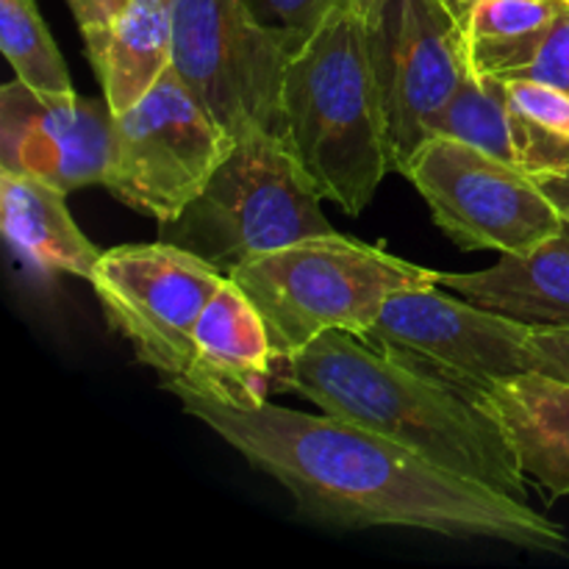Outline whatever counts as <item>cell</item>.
I'll return each instance as SVG.
<instances>
[{"label": "cell", "instance_id": "1", "mask_svg": "<svg viewBox=\"0 0 569 569\" xmlns=\"http://www.w3.org/2000/svg\"><path fill=\"white\" fill-rule=\"evenodd\" d=\"M187 415L292 495L309 520L333 528H411L567 553V533L528 500L445 470L406 445L337 415L264 403L231 409L164 381Z\"/></svg>", "mask_w": 569, "mask_h": 569}, {"label": "cell", "instance_id": "2", "mask_svg": "<svg viewBox=\"0 0 569 569\" xmlns=\"http://www.w3.org/2000/svg\"><path fill=\"white\" fill-rule=\"evenodd\" d=\"M276 389L372 428L456 476L528 500L526 472L487 409L398 365L353 333L326 331L311 339L281 361Z\"/></svg>", "mask_w": 569, "mask_h": 569}, {"label": "cell", "instance_id": "3", "mask_svg": "<svg viewBox=\"0 0 569 569\" xmlns=\"http://www.w3.org/2000/svg\"><path fill=\"white\" fill-rule=\"evenodd\" d=\"M283 139L322 198L356 217L392 170L370 64L367 0H345L295 50L281 92Z\"/></svg>", "mask_w": 569, "mask_h": 569}, {"label": "cell", "instance_id": "4", "mask_svg": "<svg viewBox=\"0 0 569 569\" xmlns=\"http://www.w3.org/2000/svg\"><path fill=\"white\" fill-rule=\"evenodd\" d=\"M228 278L264 317L278 365L326 331L365 339L395 292L437 283L428 267L337 231L253 256Z\"/></svg>", "mask_w": 569, "mask_h": 569}, {"label": "cell", "instance_id": "5", "mask_svg": "<svg viewBox=\"0 0 569 569\" xmlns=\"http://www.w3.org/2000/svg\"><path fill=\"white\" fill-rule=\"evenodd\" d=\"M322 192L281 133L248 128L237 137L203 192L167 222V242L198 253L222 272L317 233H331Z\"/></svg>", "mask_w": 569, "mask_h": 569}, {"label": "cell", "instance_id": "6", "mask_svg": "<svg viewBox=\"0 0 569 569\" xmlns=\"http://www.w3.org/2000/svg\"><path fill=\"white\" fill-rule=\"evenodd\" d=\"M233 142L170 67L139 103L114 114L103 187L167 226L203 192Z\"/></svg>", "mask_w": 569, "mask_h": 569}, {"label": "cell", "instance_id": "7", "mask_svg": "<svg viewBox=\"0 0 569 569\" xmlns=\"http://www.w3.org/2000/svg\"><path fill=\"white\" fill-rule=\"evenodd\" d=\"M172 70L233 137L270 128L283 137V76L300 48L261 26L242 0H170Z\"/></svg>", "mask_w": 569, "mask_h": 569}, {"label": "cell", "instance_id": "8", "mask_svg": "<svg viewBox=\"0 0 569 569\" xmlns=\"http://www.w3.org/2000/svg\"><path fill=\"white\" fill-rule=\"evenodd\" d=\"M531 333L431 283L395 292L365 342L481 406L498 383L537 372Z\"/></svg>", "mask_w": 569, "mask_h": 569}, {"label": "cell", "instance_id": "9", "mask_svg": "<svg viewBox=\"0 0 569 569\" xmlns=\"http://www.w3.org/2000/svg\"><path fill=\"white\" fill-rule=\"evenodd\" d=\"M367 42L392 170L403 172L470 78L465 31L445 0H367Z\"/></svg>", "mask_w": 569, "mask_h": 569}, {"label": "cell", "instance_id": "10", "mask_svg": "<svg viewBox=\"0 0 569 569\" xmlns=\"http://www.w3.org/2000/svg\"><path fill=\"white\" fill-rule=\"evenodd\" d=\"M226 272L172 242L103 250L92 289L109 326L164 381L183 378L194 353V331Z\"/></svg>", "mask_w": 569, "mask_h": 569}, {"label": "cell", "instance_id": "11", "mask_svg": "<svg viewBox=\"0 0 569 569\" xmlns=\"http://www.w3.org/2000/svg\"><path fill=\"white\" fill-rule=\"evenodd\" d=\"M403 176L420 189L437 226L465 250L526 253L567 226L533 178L461 139L422 142Z\"/></svg>", "mask_w": 569, "mask_h": 569}, {"label": "cell", "instance_id": "12", "mask_svg": "<svg viewBox=\"0 0 569 569\" xmlns=\"http://www.w3.org/2000/svg\"><path fill=\"white\" fill-rule=\"evenodd\" d=\"M114 111L76 92H37L20 78L0 89V170L33 176L67 194L103 187Z\"/></svg>", "mask_w": 569, "mask_h": 569}, {"label": "cell", "instance_id": "13", "mask_svg": "<svg viewBox=\"0 0 569 569\" xmlns=\"http://www.w3.org/2000/svg\"><path fill=\"white\" fill-rule=\"evenodd\" d=\"M278 359L264 317L237 281L226 278L194 331V353L178 383L231 409H259L276 389Z\"/></svg>", "mask_w": 569, "mask_h": 569}, {"label": "cell", "instance_id": "14", "mask_svg": "<svg viewBox=\"0 0 569 569\" xmlns=\"http://www.w3.org/2000/svg\"><path fill=\"white\" fill-rule=\"evenodd\" d=\"M433 281L492 315L533 331L569 328V222L526 253H503L478 272H437Z\"/></svg>", "mask_w": 569, "mask_h": 569}, {"label": "cell", "instance_id": "15", "mask_svg": "<svg viewBox=\"0 0 569 569\" xmlns=\"http://www.w3.org/2000/svg\"><path fill=\"white\" fill-rule=\"evenodd\" d=\"M481 409L500 422L528 481L550 500L569 498V383L528 372L489 389Z\"/></svg>", "mask_w": 569, "mask_h": 569}, {"label": "cell", "instance_id": "16", "mask_svg": "<svg viewBox=\"0 0 569 569\" xmlns=\"http://www.w3.org/2000/svg\"><path fill=\"white\" fill-rule=\"evenodd\" d=\"M0 222L17 256L42 276L70 272L92 281L103 250L72 220L67 192L33 176L0 170Z\"/></svg>", "mask_w": 569, "mask_h": 569}, {"label": "cell", "instance_id": "17", "mask_svg": "<svg viewBox=\"0 0 569 569\" xmlns=\"http://www.w3.org/2000/svg\"><path fill=\"white\" fill-rule=\"evenodd\" d=\"M172 67L170 0H128L109 31L103 56L94 64L103 98L114 114L128 111Z\"/></svg>", "mask_w": 569, "mask_h": 569}, {"label": "cell", "instance_id": "18", "mask_svg": "<svg viewBox=\"0 0 569 569\" xmlns=\"http://www.w3.org/2000/svg\"><path fill=\"white\" fill-rule=\"evenodd\" d=\"M561 6L559 0H472L459 17L472 76L503 81L548 31Z\"/></svg>", "mask_w": 569, "mask_h": 569}, {"label": "cell", "instance_id": "19", "mask_svg": "<svg viewBox=\"0 0 569 569\" xmlns=\"http://www.w3.org/2000/svg\"><path fill=\"white\" fill-rule=\"evenodd\" d=\"M433 137H453L515 167L506 83L498 78H467L437 120Z\"/></svg>", "mask_w": 569, "mask_h": 569}, {"label": "cell", "instance_id": "20", "mask_svg": "<svg viewBox=\"0 0 569 569\" xmlns=\"http://www.w3.org/2000/svg\"><path fill=\"white\" fill-rule=\"evenodd\" d=\"M0 44L22 83L37 92H72L67 61L33 0H0Z\"/></svg>", "mask_w": 569, "mask_h": 569}, {"label": "cell", "instance_id": "21", "mask_svg": "<svg viewBox=\"0 0 569 569\" xmlns=\"http://www.w3.org/2000/svg\"><path fill=\"white\" fill-rule=\"evenodd\" d=\"M503 81H539L569 94V3Z\"/></svg>", "mask_w": 569, "mask_h": 569}, {"label": "cell", "instance_id": "22", "mask_svg": "<svg viewBox=\"0 0 569 569\" xmlns=\"http://www.w3.org/2000/svg\"><path fill=\"white\" fill-rule=\"evenodd\" d=\"M242 3L261 26L303 44L311 31L345 0H242Z\"/></svg>", "mask_w": 569, "mask_h": 569}, {"label": "cell", "instance_id": "23", "mask_svg": "<svg viewBox=\"0 0 569 569\" xmlns=\"http://www.w3.org/2000/svg\"><path fill=\"white\" fill-rule=\"evenodd\" d=\"M67 3H70L78 28H81L89 61L94 67L103 56L106 42H109L111 26H114L117 14H120L128 0H67Z\"/></svg>", "mask_w": 569, "mask_h": 569}, {"label": "cell", "instance_id": "24", "mask_svg": "<svg viewBox=\"0 0 569 569\" xmlns=\"http://www.w3.org/2000/svg\"><path fill=\"white\" fill-rule=\"evenodd\" d=\"M531 348H533V365H537V372L569 383V328L533 331Z\"/></svg>", "mask_w": 569, "mask_h": 569}, {"label": "cell", "instance_id": "25", "mask_svg": "<svg viewBox=\"0 0 569 569\" xmlns=\"http://www.w3.org/2000/svg\"><path fill=\"white\" fill-rule=\"evenodd\" d=\"M445 3H448L450 6V9H453L456 11V14H465V11H467V6H470L472 3V0H445Z\"/></svg>", "mask_w": 569, "mask_h": 569}, {"label": "cell", "instance_id": "26", "mask_svg": "<svg viewBox=\"0 0 569 569\" xmlns=\"http://www.w3.org/2000/svg\"><path fill=\"white\" fill-rule=\"evenodd\" d=\"M559 3H569V0H559Z\"/></svg>", "mask_w": 569, "mask_h": 569}]
</instances>
